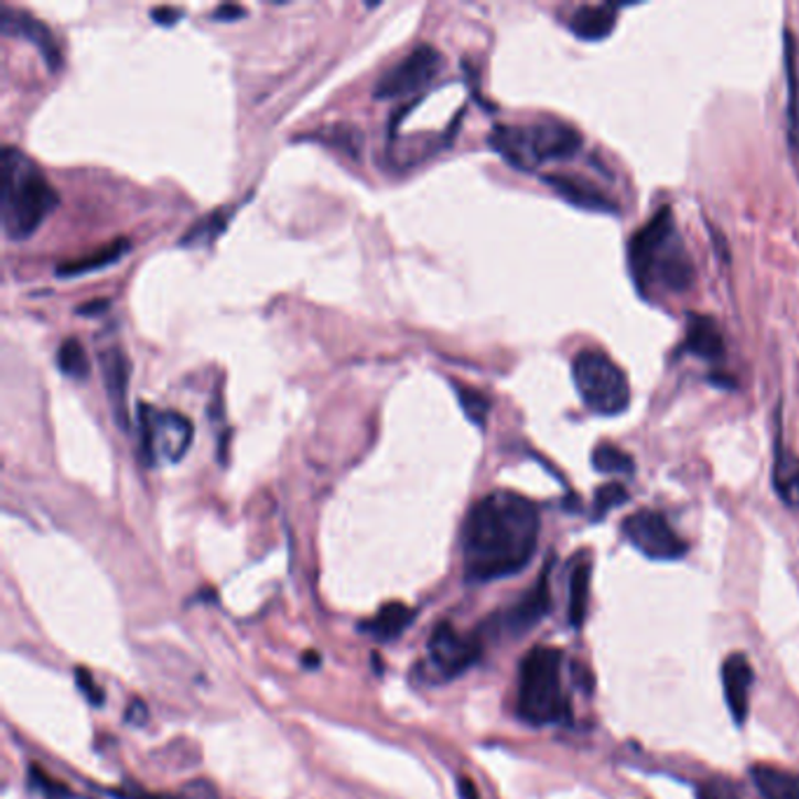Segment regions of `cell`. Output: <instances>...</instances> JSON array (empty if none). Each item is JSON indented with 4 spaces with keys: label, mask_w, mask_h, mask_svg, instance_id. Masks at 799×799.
<instances>
[{
    "label": "cell",
    "mask_w": 799,
    "mask_h": 799,
    "mask_svg": "<svg viewBox=\"0 0 799 799\" xmlns=\"http://www.w3.org/2000/svg\"><path fill=\"white\" fill-rule=\"evenodd\" d=\"M460 795H462V799H478L476 788H474V784H472L469 778H462L460 780Z\"/></svg>",
    "instance_id": "e575fe53"
},
{
    "label": "cell",
    "mask_w": 799,
    "mask_h": 799,
    "mask_svg": "<svg viewBox=\"0 0 799 799\" xmlns=\"http://www.w3.org/2000/svg\"><path fill=\"white\" fill-rule=\"evenodd\" d=\"M628 260L640 291L682 293L694 282V263L678 233L671 207L645 223L628 245Z\"/></svg>",
    "instance_id": "7a4b0ae2"
},
{
    "label": "cell",
    "mask_w": 799,
    "mask_h": 799,
    "mask_svg": "<svg viewBox=\"0 0 799 799\" xmlns=\"http://www.w3.org/2000/svg\"><path fill=\"white\" fill-rule=\"evenodd\" d=\"M626 490L624 486H619V483H607V486H603L598 493H596V514H605L607 509H615L619 505H624L626 501Z\"/></svg>",
    "instance_id": "f1b7e54d"
},
{
    "label": "cell",
    "mask_w": 799,
    "mask_h": 799,
    "mask_svg": "<svg viewBox=\"0 0 799 799\" xmlns=\"http://www.w3.org/2000/svg\"><path fill=\"white\" fill-rule=\"evenodd\" d=\"M572 378L584 406L593 413L619 415L630 403L628 378L605 352H580L572 364Z\"/></svg>",
    "instance_id": "8992f818"
},
{
    "label": "cell",
    "mask_w": 799,
    "mask_h": 799,
    "mask_svg": "<svg viewBox=\"0 0 799 799\" xmlns=\"http://www.w3.org/2000/svg\"><path fill=\"white\" fill-rule=\"evenodd\" d=\"M540 542V511L523 495L495 490L478 499L462 528V563L469 582H495L523 570Z\"/></svg>",
    "instance_id": "6da1fadb"
},
{
    "label": "cell",
    "mask_w": 799,
    "mask_h": 799,
    "mask_svg": "<svg viewBox=\"0 0 799 799\" xmlns=\"http://www.w3.org/2000/svg\"><path fill=\"white\" fill-rule=\"evenodd\" d=\"M774 490L788 507L799 509V457L786 449L784 436L774 441Z\"/></svg>",
    "instance_id": "9a60e30c"
},
{
    "label": "cell",
    "mask_w": 799,
    "mask_h": 799,
    "mask_svg": "<svg viewBox=\"0 0 799 799\" xmlns=\"http://www.w3.org/2000/svg\"><path fill=\"white\" fill-rule=\"evenodd\" d=\"M593 467L603 474H630L634 472V457L626 455L617 445L601 443L593 451Z\"/></svg>",
    "instance_id": "d4e9b609"
},
{
    "label": "cell",
    "mask_w": 799,
    "mask_h": 799,
    "mask_svg": "<svg viewBox=\"0 0 799 799\" xmlns=\"http://www.w3.org/2000/svg\"><path fill=\"white\" fill-rule=\"evenodd\" d=\"M617 6H582L572 14L570 29L582 41H601L612 33L617 24Z\"/></svg>",
    "instance_id": "e0dca14e"
},
{
    "label": "cell",
    "mask_w": 799,
    "mask_h": 799,
    "mask_svg": "<svg viewBox=\"0 0 799 799\" xmlns=\"http://www.w3.org/2000/svg\"><path fill=\"white\" fill-rule=\"evenodd\" d=\"M129 241L125 237L110 241L108 247H101L99 251H91L83 258H73V260H66L64 266L57 268V277H78V274H87V272H95V270H104L108 266H116L118 260L129 251Z\"/></svg>",
    "instance_id": "ffe728a7"
},
{
    "label": "cell",
    "mask_w": 799,
    "mask_h": 799,
    "mask_svg": "<svg viewBox=\"0 0 799 799\" xmlns=\"http://www.w3.org/2000/svg\"><path fill=\"white\" fill-rule=\"evenodd\" d=\"M547 181L565 199H570L574 204H580V207L598 209V212H612V209H615V204H612V199L607 195H603L598 188H593V185L586 183V181L572 179V176H549Z\"/></svg>",
    "instance_id": "44dd1931"
},
{
    "label": "cell",
    "mask_w": 799,
    "mask_h": 799,
    "mask_svg": "<svg viewBox=\"0 0 799 799\" xmlns=\"http://www.w3.org/2000/svg\"><path fill=\"white\" fill-rule=\"evenodd\" d=\"M183 17V10L181 8H155L151 12V20L160 26H174L179 20Z\"/></svg>",
    "instance_id": "1f68e13d"
},
{
    "label": "cell",
    "mask_w": 799,
    "mask_h": 799,
    "mask_svg": "<svg viewBox=\"0 0 799 799\" xmlns=\"http://www.w3.org/2000/svg\"><path fill=\"white\" fill-rule=\"evenodd\" d=\"M481 657V643L476 636L460 634V630L441 622L427 645V671L434 680H453L467 671Z\"/></svg>",
    "instance_id": "9c48e42d"
},
{
    "label": "cell",
    "mask_w": 799,
    "mask_h": 799,
    "mask_svg": "<svg viewBox=\"0 0 799 799\" xmlns=\"http://www.w3.org/2000/svg\"><path fill=\"white\" fill-rule=\"evenodd\" d=\"M490 143L518 170H535L551 160H568L580 151L582 137L574 127L542 118L526 127H495Z\"/></svg>",
    "instance_id": "5b68a950"
},
{
    "label": "cell",
    "mask_w": 799,
    "mask_h": 799,
    "mask_svg": "<svg viewBox=\"0 0 799 799\" xmlns=\"http://www.w3.org/2000/svg\"><path fill=\"white\" fill-rule=\"evenodd\" d=\"M413 619H415V609L403 603H387L378 609V615L374 619L361 624V630L378 640H395L403 634Z\"/></svg>",
    "instance_id": "d6986e66"
},
{
    "label": "cell",
    "mask_w": 799,
    "mask_h": 799,
    "mask_svg": "<svg viewBox=\"0 0 799 799\" xmlns=\"http://www.w3.org/2000/svg\"><path fill=\"white\" fill-rule=\"evenodd\" d=\"M0 26H3L6 35H17V39H24L39 47L52 73H57L62 68V52L57 47V41H54L50 29L41 20H35L33 14H29L24 10H14V8H3V20H0Z\"/></svg>",
    "instance_id": "8fae6325"
},
{
    "label": "cell",
    "mask_w": 799,
    "mask_h": 799,
    "mask_svg": "<svg viewBox=\"0 0 799 799\" xmlns=\"http://www.w3.org/2000/svg\"><path fill=\"white\" fill-rule=\"evenodd\" d=\"M110 797L116 799H179L172 795H158V792H145V790H137V788H125V790H108Z\"/></svg>",
    "instance_id": "d6a6232c"
},
{
    "label": "cell",
    "mask_w": 799,
    "mask_h": 799,
    "mask_svg": "<svg viewBox=\"0 0 799 799\" xmlns=\"http://www.w3.org/2000/svg\"><path fill=\"white\" fill-rule=\"evenodd\" d=\"M563 655L561 649L540 645L520 661L516 711L532 727H544L565 717L568 703L563 694Z\"/></svg>",
    "instance_id": "277c9868"
},
{
    "label": "cell",
    "mask_w": 799,
    "mask_h": 799,
    "mask_svg": "<svg viewBox=\"0 0 799 799\" xmlns=\"http://www.w3.org/2000/svg\"><path fill=\"white\" fill-rule=\"evenodd\" d=\"M76 682H78L80 692L87 697V701L91 705H101L104 703V690L97 684V680L85 671V668H76Z\"/></svg>",
    "instance_id": "f546056e"
},
{
    "label": "cell",
    "mask_w": 799,
    "mask_h": 799,
    "mask_svg": "<svg viewBox=\"0 0 799 799\" xmlns=\"http://www.w3.org/2000/svg\"><path fill=\"white\" fill-rule=\"evenodd\" d=\"M0 220L10 239H29L50 214L60 207V193L45 172L24 151L14 145L3 148L0 158Z\"/></svg>",
    "instance_id": "3957f363"
},
{
    "label": "cell",
    "mask_w": 799,
    "mask_h": 799,
    "mask_svg": "<svg viewBox=\"0 0 799 799\" xmlns=\"http://www.w3.org/2000/svg\"><path fill=\"white\" fill-rule=\"evenodd\" d=\"M57 366L66 378L87 380L91 374V364L83 343L78 338H66L57 349Z\"/></svg>",
    "instance_id": "cb8c5ba5"
},
{
    "label": "cell",
    "mask_w": 799,
    "mask_h": 799,
    "mask_svg": "<svg viewBox=\"0 0 799 799\" xmlns=\"http://www.w3.org/2000/svg\"><path fill=\"white\" fill-rule=\"evenodd\" d=\"M699 799H741L727 780H711L699 790Z\"/></svg>",
    "instance_id": "4dcf8cb0"
},
{
    "label": "cell",
    "mask_w": 799,
    "mask_h": 799,
    "mask_svg": "<svg viewBox=\"0 0 799 799\" xmlns=\"http://www.w3.org/2000/svg\"><path fill=\"white\" fill-rule=\"evenodd\" d=\"M460 392V401L464 406V411H467V415L476 422V424H483L488 418V411H490V401L483 397L481 392H476V389H467V387H457Z\"/></svg>",
    "instance_id": "83f0119b"
},
{
    "label": "cell",
    "mask_w": 799,
    "mask_h": 799,
    "mask_svg": "<svg viewBox=\"0 0 799 799\" xmlns=\"http://www.w3.org/2000/svg\"><path fill=\"white\" fill-rule=\"evenodd\" d=\"M99 366L104 385L108 392L110 408H114V418L120 424V430H129V408H127V389H129V359L122 347L110 345L99 352Z\"/></svg>",
    "instance_id": "7c38bea8"
},
{
    "label": "cell",
    "mask_w": 799,
    "mask_h": 799,
    "mask_svg": "<svg viewBox=\"0 0 799 799\" xmlns=\"http://www.w3.org/2000/svg\"><path fill=\"white\" fill-rule=\"evenodd\" d=\"M684 349L692 352V355H697L701 359H720L724 355L722 331L717 328V324L711 317L692 314L690 322H687Z\"/></svg>",
    "instance_id": "2e32d148"
},
{
    "label": "cell",
    "mask_w": 799,
    "mask_h": 799,
    "mask_svg": "<svg viewBox=\"0 0 799 799\" xmlns=\"http://www.w3.org/2000/svg\"><path fill=\"white\" fill-rule=\"evenodd\" d=\"M753 784L765 799H799V774L774 765H755Z\"/></svg>",
    "instance_id": "ac0fdd59"
},
{
    "label": "cell",
    "mask_w": 799,
    "mask_h": 799,
    "mask_svg": "<svg viewBox=\"0 0 799 799\" xmlns=\"http://www.w3.org/2000/svg\"><path fill=\"white\" fill-rule=\"evenodd\" d=\"M247 14L245 8H237V6H220L216 12H214V20L216 22H235V20H241V17Z\"/></svg>",
    "instance_id": "836d02e7"
},
{
    "label": "cell",
    "mask_w": 799,
    "mask_h": 799,
    "mask_svg": "<svg viewBox=\"0 0 799 799\" xmlns=\"http://www.w3.org/2000/svg\"><path fill=\"white\" fill-rule=\"evenodd\" d=\"M549 601H551L549 582H547V574H542L540 582H537L516 605L509 607L501 628L509 630V634H526V630H530L547 615Z\"/></svg>",
    "instance_id": "5bb4252c"
},
{
    "label": "cell",
    "mask_w": 799,
    "mask_h": 799,
    "mask_svg": "<svg viewBox=\"0 0 799 799\" xmlns=\"http://www.w3.org/2000/svg\"><path fill=\"white\" fill-rule=\"evenodd\" d=\"M106 307H108V301L99 299V301H91V303L83 305L78 312H80V314H97V312H101V310H106Z\"/></svg>",
    "instance_id": "d590c367"
},
{
    "label": "cell",
    "mask_w": 799,
    "mask_h": 799,
    "mask_svg": "<svg viewBox=\"0 0 799 799\" xmlns=\"http://www.w3.org/2000/svg\"><path fill=\"white\" fill-rule=\"evenodd\" d=\"M722 687L727 699L730 713L734 722L746 724L751 711V690H753V666L746 655H732L722 663Z\"/></svg>",
    "instance_id": "4fadbf2b"
},
{
    "label": "cell",
    "mask_w": 799,
    "mask_h": 799,
    "mask_svg": "<svg viewBox=\"0 0 799 799\" xmlns=\"http://www.w3.org/2000/svg\"><path fill=\"white\" fill-rule=\"evenodd\" d=\"M226 223H228L226 212L212 214L209 218H204L202 223H197L195 230H193L191 235H185V237L181 239V245H183V247H197L199 241H209V239H214V237H216L223 228H226Z\"/></svg>",
    "instance_id": "484cf974"
},
{
    "label": "cell",
    "mask_w": 799,
    "mask_h": 799,
    "mask_svg": "<svg viewBox=\"0 0 799 799\" xmlns=\"http://www.w3.org/2000/svg\"><path fill=\"white\" fill-rule=\"evenodd\" d=\"M31 776V784L39 788V792L45 797V799H78L76 795L71 792V788L66 784H62V780H54L50 778L41 767H31L29 771Z\"/></svg>",
    "instance_id": "4316f807"
},
{
    "label": "cell",
    "mask_w": 799,
    "mask_h": 799,
    "mask_svg": "<svg viewBox=\"0 0 799 799\" xmlns=\"http://www.w3.org/2000/svg\"><path fill=\"white\" fill-rule=\"evenodd\" d=\"M141 455L148 467L162 462H179L193 443V422L176 411H160L155 406H139Z\"/></svg>",
    "instance_id": "52a82bcc"
},
{
    "label": "cell",
    "mask_w": 799,
    "mask_h": 799,
    "mask_svg": "<svg viewBox=\"0 0 799 799\" xmlns=\"http://www.w3.org/2000/svg\"><path fill=\"white\" fill-rule=\"evenodd\" d=\"M441 66L443 60L436 47L418 45L413 52H408L397 66L385 73L380 83L376 85L374 95L378 99H401L420 95V91L430 87L432 80L439 76Z\"/></svg>",
    "instance_id": "ba28073f"
},
{
    "label": "cell",
    "mask_w": 799,
    "mask_h": 799,
    "mask_svg": "<svg viewBox=\"0 0 799 799\" xmlns=\"http://www.w3.org/2000/svg\"><path fill=\"white\" fill-rule=\"evenodd\" d=\"M589 589H591V563L584 559L577 561L570 570V598H568V617L574 628H582L589 609Z\"/></svg>",
    "instance_id": "7402d4cb"
},
{
    "label": "cell",
    "mask_w": 799,
    "mask_h": 799,
    "mask_svg": "<svg viewBox=\"0 0 799 799\" xmlns=\"http://www.w3.org/2000/svg\"><path fill=\"white\" fill-rule=\"evenodd\" d=\"M786 71H788V139L792 151H799V64L795 54V39L786 33Z\"/></svg>",
    "instance_id": "603a6c76"
},
{
    "label": "cell",
    "mask_w": 799,
    "mask_h": 799,
    "mask_svg": "<svg viewBox=\"0 0 799 799\" xmlns=\"http://www.w3.org/2000/svg\"><path fill=\"white\" fill-rule=\"evenodd\" d=\"M622 532L630 547L652 561H676L687 553V544L657 511L640 509L630 514L622 523Z\"/></svg>",
    "instance_id": "30bf717a"
}]
</instances>
